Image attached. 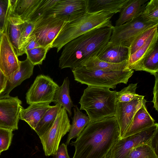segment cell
I'll use <instances>...</instances> for the list:
<instances>
[{"label": "cell", "instance_id": "obj_1", "mask_svg": "<svg viewBox=\"0 0 158 158\" xmlns=\"http://www.w3.org/2000/svg\"><path fill=\"white\" fill-rule=\"evenodd\" d=\"M120 138V129L115 116L90 121L70 145L74 146L72 158H103Z\"/></svg>", "mask_w": 158, "mask_h": 158}, {"label": "cell", "instance_id": "obj_2", "mask_svg": "<svg viewBox=\"0 0 158 158\" xmlns=\"http://www.w3.org/2000/svg\"><path fill=\"white\" fill-rule=\"evenodd\" d=\"M108 42L107 35L101 28L85 33L63 47L59 60V67L73 69L81 66L89 58L97 56Z\"/></svg>", "mask_w": 158, "mask_h": 158}, {"label": "cell", "instance_id": "obj_3", "mask_svg": "<svg viewBox=\"0 0 158 158\" xmlns=\"http://www.w3.org/2000/svg\"><path fill=\"white\" fill-rule=\"evenodd\" d=\"M114 14L104 11L87 12L68 22L53 42L51 48H56L58 52L66 44L89 31L104 27L112 28L110 19Z\"/></svg>", "mask_w": 158, "mask_h": 158}, {"label": "cell", "instance_id": "obj_4", "mask_svg": "<svg viewBox=\"0 0 158 158\" xmlns=\"http://www.w3.org/2000/svg\"><path fill=\"white\" fill-rule=\"evenodd\" d=\"M116 92L108 87L88 86L79 102L80 110L85 111L90 121L115 116Z\"/></svg>", "mask_w": 158, "mask_h": 158}, {"label": "cell", "instance_id": "obj_5", "mask_svg": "<svg viewBox=\"0 0 158 158\" xmlns=\"http://www.w3.org/2000/svg\"><path fill=\"white\" fill-rule=\"evenodd\" d=\"M72 72L74 80L81 84L114 89L119 84H127L134 70L104 71L81 66L72 69Z\"/></svg>", "mask_w": 158, "mask_h": 158}, {"label": "cell", "instance_id": "obj_6", "mask_svg": "<svg viewBox=\"0 0 158 158\" xmlns=\"http://www.w3.org/2000/svg\"><path fill=\"white\" fill-rule=\"evenodd\" d=\"M70 126L67 112L62 107L52 125L39 136L46 156L55 155L62 138L69 131Z\"/></svg>", "mask_w": 158, "mask_h": 158}, {"label": "cell", "instance_id": "obj_7", "mask_svg": "<svg viewBox=\"0 0 158 158\" xmlns=\"http://www.w3.org/2000/svg\"><path fill=\"white\" fill-rule=\"evenodd\" d=\"M69 22L64 17L45 15L35 22L32 34L41 46L51 48L52 44L65 25Z\"/></svg>", "mask_w": 158, "mask_h": 158}, {"label": "cell", "instance_id": "obj_8", "mask_svg": "<svg viewBox=\"0 0 158 158\" xmlns=\"http://www.w3.org/2000/svg\"><path fill=\"white\" fill-rule=\"evenodd\" d=\"M157 24L158 23L144 21L140 15L122 25L113 26L109 42L113 44L128 48L142 31Z\"/></svg>", "mask_w": 158, "mask_h": 158}, {"label": "cell", "instance_id": "obj_9", "mask_svg": "<svg viewBox=\"0 0 158 158\" xmlns=\"http://www.w3.org/2000/svg\"><path fill=\"white\" fill-rule=\"evenodd\" d=\"M158 124L128 136L119 139L111 150L113 158H126L133 149L149 143L158 134Z\"/></svg>", "mask_w": 158, "mask_h": 158}, {"label": "cell", "instance_id": "obj_10", "mask_svg": "<svg viewBox=\"0 0 158 158\" xmlns=\"http://www.w3.org/2000/svg\"><path fill=\"white\" fill-rule=\"evenodd\" d=\"M59 86L48 76H37L26 94L27 104H50L54 102L56 93Z\"/></svg>", "mask_w": 158, "mask_h": 158}, {"label": "cell", "instance_id": "obj_11", "mask_svg": "<svg viewBox=\"0 0 158 158\" xmlns=\"http://www.w3.org/2000/svg\"><path fill=\"white\" fill-rule=\"evenodd\" d=\"M18 59L9 35V22L6 21L0 37V70L7 77L19 68Z\"/></svg>", "mask_w": 158, "mask_h": 158}, {"label": "cell", "instance_id": "obj_12", "mask_svg": "<svg viewBox=\"0 0 158 158\" xmlns=\"http://www.w3.org/2000/svg\"><path fill=\"white\" fill-rule=\"evenodd\" d=\"M18 96L0 99V128L14 131L18 128L20 112L23 108Z\"/></svg>", "mask_w": 158, "mask_h": 158}, {"label": "cell", "instance_id": "obj_13", "mask_svg": "<svg viewBox=\"0 0 158 158\" xmlns=\"http://www.w3.org/2000/svg\"><path fill=\"white\" fill-rule=\"evenodd\" d=\"M144 96L138 94L132 100L126 102H117L115 116L120 129L121 139L130 126L133 117L141 107Z\"/></svg>", "mask_w": 158, "mask_h": 158}, {"label": "cell", "instance_id": "obj_14", "mask_svg": "<svg viewBox=\"0 0 158 158\" xmlns=\"http://www.w3.org/2000/svg\"><path fill=\"white\" fill-rule=\"evenodd\" d=\"M88 0H60L46 15L67 17L69 22L79 18L88 12Z\"/></svg>", "mask_w": 158, "mask_h": 158}, {"label": "cell", "instance_id": "obj_15", "mask_svg": "<svg viewBox=\"0 0 158 158\" xmlns=\"http://www.w3.org/2000/svg\"><path fill=\"white\" fill-rule=\"evenodd\" d=\"M158 32L156 29L146 42L136 52L130 56L127 60L126 70L139 71L144 60L158 44Z\"/></svg>", "mask_w": 158, "mask_h": 158}, {"label": "cell", "instance_id": "obj_16", "mask_svg": "<svg viewBox=\"0 0 158 158\" xmlns=\"http://www.w3.org/2000/svg\"><path fill=\"white\" fill-rule=\"evenodd\" d=\"M34 65L27 58L20 61L19 69L7 77V82L4 91L0 94V99L7 98L12 89L19 85L25 80L29 78L33 73Z\"/></svg>", "mask_w": 158, "mask_h": 158}, {"label": "cell", "instance_id": "obj_17", "mask_svg": "<svg viewBox=\"0 0 158 158\" xmlns=\"http://www.w3.org/2000/svg\"><path fill=\"white\" fill-rule=\"evenodd\" d=\"M146 102L144 98L141 107L135 114L130 126L122 138L143 130L155 124L154 119L147 109Z\"/></svg>", "mask_w": 158, "mask_h": 158}, {"label": "cell", "instance_id": "obj_18", "mask_svg": "<svg viewBox=\"0 0 158 158\" xmlns=\"http://www.w3.org/2000/svg\"><path fill=\"white\" fill-rule=\"evenodd\" d=\"M49 104L38 103L30 104L21 111L19 119L25 121L35 130L46 111L51 107Z\"/></svg>", "mask_w": 158, "mask_h": 158}, {"label": "cell", "instance_id": "obj_19", "mask_svg": "<svg viewBox=\"0 0 158 158\" xmlns=\"http://www.w3.org/2000/svg\"><path fill=\"white\" fill-rule=\"evenodd\" d=\"M128 48L114 45L109 42L100 51L97 57L100 60L112 63H118L127 60Z\"/></svg>", "mask_w": 158, "mask_h": 158}, {"label": "cell", "instance_id": "obj_20", "mask_svg": "<svg viewBox=\"0 0 158 158\" xmlns=\"http://www.w3.org/2000/svg\"><path fill=\"white\" fill-rule=\"evenodd\" d=\"M42 0H8V6L24 22H30Z\"/></svg>", "mask_w": 158, "mask_h": 158}, {"label": "cell", "instance_id": "obj_21", "mask_svg": "<svg viewBox=\"0 0 158 158\" xmlns=\"http://www.w3.org/2000/svg\"><path fill=\"white\" fill-rule=\"evenodd\" d=\"M9 22V35L18 57L22 29L24 22L8 6L6 14Z\"/></svg>", "mask_w": 158, "mask_h": 158}, {"label": "cell", "instance_id": "obj_22", "mask_svg": "<svg viewBox=\"0 0 158 158\" xmlns=\"http://www.w3.org/2000/svg\"><path fill=\"white\" fill-rule=\"evenodd\" d=\"M148 0H129L121 11L115 26L122 25L139 15Z\"/></svg>", "mask_w": 158, "mask_h": 158}, {"label": "cell", "instance_id": "obj_23", "mask_svg": "<svg viewBox=\"0 0 158 158\" xmlns=\"http://www.w3.org/2000/svg\"><path fill=\"white\" fill-rule=\"evenodd\" d=\"M129 0H88V12L106 11L114 14L120 12Z\"/></svg>", "mask_w": 158, "mask_h": 158}, {"label": "cell", "instance_id": "obj_24", "mask_svg": "<svg viewBox=\"0 0 158 158\" xmlns=\"http://www.w3.org/2000/svg\"><path fill=\"white\" fill-rule=\"evenodd\" d=\"M74 115L66 144H69L71 140L78 137L89 122L90 119L81 111L77 106L74 107Z\"/></svg>", "mask_w": 158, "mask_h": 158}, {"label": "cell", "instance_id": "obj_25", "mask_svg": "<svg viewBox=\"0 0 158 158\" xmlns=\"http://www.w3.org/2000/svg\"><path fill=\"white\" fill-rule=\"evenodd\" d=\"M127 65V60L118 63H112L101 60L97 56H94L87 59L81 66L91 69L111 71L127 70L125 69Z\"/></svg>", "mask_w": 158, "mask_h": 158}, {"label": "cell", "instance_id": "obj_26", "mask_svg": "<svg viewBox=\"0 0 158 158\" xmlns=\"http://www.w3.org/2000/svg\"><path fill=\"white\" fill-rule=\"evenodd\" d=\"M69 81L68 77L65 78L62 85L57 90L54 98V103L60 105L71 116V109L73 104L69 95Z\"/></svg>", "mask_w": 158, "mask_h": 158}, {"label": "cell", "instance_id": "obj_27", "mask_svg": "<svg viewBox=\"0 0 158 158\" xmlns=\"http://www.w3.org/2000/svg\"><path fill=\"white\" fill-rule=\"evenodd\" d=\"M62 106L58 104L51 107L46 111L34 130L39 136L45 132L51 127Z\"/></svg>", "mask_w": 158, "mask_h": 158}, {"label": "cell", "instance_id": "obj_28", "mask_svg": "<svg viewBox=\"0 0 158 158\" xmlns=\"http://www.w3.org/2000/svg\"><path fill=\"white\" fill-rule=\"evenodd\" d=\"M153 142L133 149L126 158H158Z\"/></svg>", "mask_w": 158, "mask_h": 158}, {"label": "cell", "instance_id": "obj_29", "mask_svg": "<svg viewBox=\"0 0 158 158\" xmlns=\"http://www.w3.org/2000/svg\"><path fill=\"white\" fill-rule=\"evenodd\" d=\"M158 44L142 64L139 71H143L155 75L158 73Z\"/></svg>", "mask_w": 158, "mask_h": 158}, {"label": "cell", "instance_id": "obj_30", "mask_svg": "<svg viewBox=\"0 0 158 158\" xmlns=\"http://www.w3.org/2000/svg\"><path fill=\"white\" fill-rule=\"evenodd\" d=\"M140 15L145 21L158 23V0L148 1Z\"/></svg>", "mask_w": 158, "mask_h": 158}, {"label": "cell", "instance_id": "obj_31", "mask_svg": "<svg viewBox=\"0 0 158 158\" xmlns=\"http://www.w3.org/2000/svg\"><path fill=\"white\" fill-rule=\"evenodd\" d=\"M158 25L157 24L144 30L137 36L128 48V57L146 42L154 31L157 29Z\"/></svg>", "mask_w": 158, "mask_h": 158}, {"label": "cell", "instance_id": "obj_32", "mask_svg": "<svg viewBox=\"0 0 158 158\" xmlns=\"http://www.w3.org/2000/svg\"><path fill=\"white\" fill-rule=\"evenodd\" d=\"M35 26L31 22H24L22 29L20 37L18 56L25 53L26 48L30 38Z\"/></svg>", "mask_w": 158, "mask_h": 158}, {"label": "cell", "instance_id": "obj_33", "mask_svg": "<svg viewBox=\"0 0 158 158\" xmlns=\"http://www.w3.org/2000/svg\"><path fill=\"white\" fill-rule=\"evenodd\" d=\"M50 48L49 47L40 46L26 50L25 54L27 58L34 65L42 64L48 51Z\"/></svg>", "mask_w": 158, "mask_h": 158}, {"label": "cell", "instance_id": "obj_34", "mask_svg": "<svg viewBox=\"0 0 158 158\" xmlns=\"http://www.w3.org/2000/svg\"><path fill=\"white\" fill-rule=\"evenodd\" d=\"M60 0H42L30 21L35 23L45 16Z\"/></svg>", "mask_w": 158, "mask_h": 158}, {"label": "cell", "instance_id": "obj_35", "mask_svg": "<svg viewBox=\"0 0 158 158\" xmlns=\"http://www.w3.org/2000/svg\"><path fill=\"white\" fill-rule=\"evenodd\" d=\"M137 83L130 84L119 92H117L116 98L117 102H130L138 95L136 93Z\"/></svg>", "mask_w": 158, "mask_h": 158}, {"label": "cell", "instance_id": "obj_36", "mask_svg": "<svg viewBox=\"0 0 158 158\" xmlns=\"http://www.w3.org/2000/svg\"><path fill=\"white\" fill-rule=\"evenodd\" d=\"M12 130L0 128V151L8 150L10 145L13 136Z\"/></svg>", "mask_w": 158, "mask_h": 158}, {"label": "cell", "instance_id": "obj_37", "mask_svg": "<svg viewBox=\"0 0 158 158\" xmlns=\"http://www.w3.org/2000/svg\"><path fill=\"white\" fill-rule=\"evenodd\" d=\"M8 7V0H0V30L2 31L5 25Z\"/></svg>", "mask_w": 158, "mask_h": 158}, {"label": "cell", "instance_id": "obj_38", "mask_svg": "<svg viewBox=\"0 0 158 158\" xmlns=\"http://www.w3.org/2000/svg\"><path fill=\"white\" fill-rule=\"evenodd\" d=\"M53 158H70L68 152L67 145L64 143L59 146Z\"/></svg>", "mask_w": 158, "mask_h": 158}, {"label": "cell", "instance_id": "obj_39", "mask_svg": "<svg viewBox=\"0 0 158 158\" xmlns=\"http://www.w3.org/2000/svg\"><path fill=\"white\" fill-rule=\"evenodd\" d=\"M154 76L155 78V83L153 89V99L152 102L154 104V107L158 111V73L156 74Z\"/></svg>", "mask_w": 158, "mask_h": 158}, {"label": "cell", "instance_id": "obj_40", "mask_svg": "<svg viewBox=\"0 0 158 158\" xmlns=\"http://www.w3.org/2000/svg\"><path fill=\"white\" fill-rule=\"evenodd\" d=\"M30 41L26 48V51L27 50L41 46L37 42L35 35L31 33Z\"/></svg>", "mask_w": 158, "mask_h": 158}, {"label": "cell", "instance_id": "obj_41", "mask_svg": "<svg viewBox=\"0 0 158 158\" xmlns=\"http://www.w3.org/2000/svg\"><path fill=\"white\" fill-rule=\"evenodd\" d=\"M7 78L0 70V94L5 90L6 87Z\"/></svg>", "mask_w": 158, "mask_h": 158}, {"label": "cell", "instance_id": "obj_42", "mask_svg": "<svg viewBox=\"0 0 158 158\" xmlns=\"http://www.w3.org/2000/svg\"><path fill=\"white\" fill-rule=\"evenodd\" d=\"M106 158H113L111 150L106 156Z\"/></svg>", "mask_w": 158, "mask_h": 158}, {"label": "cell", "instance_id": "obj_43", "mask_svg": "<svg viewBox=\"0 0 158 158\" xmlns=\"http://www.w3.org/2000/svg\"><path fill=\"white\" fill-rule=\"evenodd\" d=\"M1 30H0V37L1 35Z\"/></svg>", "mask_w": 158, "mask_h": 158}, {"label": "cell", "instance_id": "obj_44", "mask_svg": "<svg viewBox=\"0 0 158 158\" xmlns=\"http://www.w3.org/2000/svg\"><path fill=\"white\" fill-rule=\"evenodd\" d=\"M1 152H2L0 151V155H1Z\"/></svg>", "mask_w": 158, "mask_h": 158}, {"label": "cell", "instance_id": "obj_45", "mask_svg": "<svg viewBox=\"0 0 158 158\" xmlns=\"http://www.w3.org/2000/svg\"><path fill=\"white\" fill-rule=\"evenodd\" d=\"M106 156L105 157H104L103 158H106Z\"/></svg>", "mask_w": 158, "mask_h": 158}]
</instances>
